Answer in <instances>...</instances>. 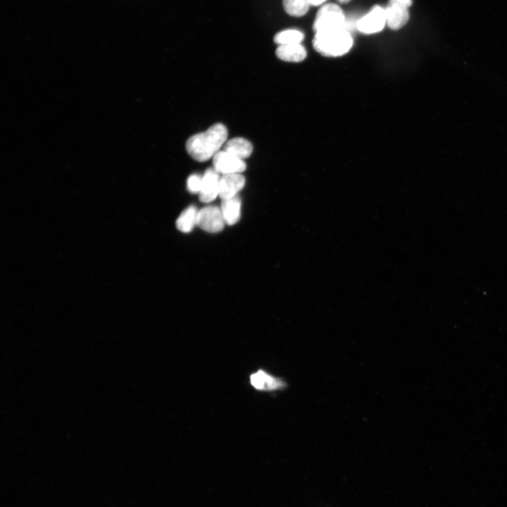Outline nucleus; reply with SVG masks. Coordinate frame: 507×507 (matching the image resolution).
Here are the masks:
<instances>
[{"instance_id": "nucleus-1", "label": "nucleus", "mask_w": 507, "mask_h": 507, "mask_svg": "<svg viewBox=\"0 0 507 507\" xmlns=\"http://www.w3.org/2000/svg\"><path fill=\"white\" fill-rule=\"evenodd\" d=\"M228 130L221 123H217L206 132L195 134L186 143L190 156L199 162L207 161L219 152L228 139Z\"/></svg>"}, {"instance_id": "nucleus-2", "label": "nucleus", "mask_w": 507, "mask_h": 507, "mask_svg": "<svg viewBox=\"0 0 507 507\" xmlns=\"http://www.w3.org/2000/svg\"><path fill=\"white\" fill-rule=\"evenodd\" d=\"M314 48L326 57H340L348 53L353 46L351 34L345 28L315 32Z\"/></svg>"}, {"instance_id": "nucleus-3", "label": "nucleus", "mask_w": 507, "mask_h": 507, "mask_svg": "<svg viewBox=\"0 0 507 507\" xmlns=\"http://www.w3.org/2000/svg\"><path fill=\"white\" fill-rule=\"evenodd\" d=\"M346 24V17L342 9L335 4H327L318 11L313 24V30L317 32L345 28Z\"/></svg>"}, {"instance_id": "nucleus-4", "label": "nucleus", "mask_w": 507, "mask_h": 507, "mask_svg": "<svg viewBox=\"0 0 507 507\" xmlns=\"http://www.w3.org/2000/svg\"><path fill=\"white\" fill-rule=\"evenodd\" d=\"M226 222L221 208L208 206L199 210L197 226L203 230L211 233L221 232Z\"/></svg>"}, {"instance_id": "nucleus-5", "label": "nucleus", "mask_w": 507, "mask_h": 507, "mask_svg": "<svg viewBox=\"0 0 507 507\" xmlns=\"http://www.w3.org/2000/svg\"><path fill=\"white\" fill-rule=\"evenodd\" d=\"M213 168L220 175H225L241 174L246 171L247 166L243 159L222 150L214 156Z\"/></svg>"}, {"instance_id": "nucleus-6", "label": "nucleus", "mask_w": 507, "mask_h": 507, "mask_svg": "<svg viewBox=\"0 0 507 507\" xmlns=\"http://www.w3.org/2000/svg\"><path fill=\"white\" fill-rule=\"evenodd\" d=\"M387 24L386 9L376 6L357 23V29L364 34H374L383 30Z\"/></svg>"}, {"instance_id": "nucleus-7", "label": "nucleus", "mask_w": 507, "mask_h": 507, "mask_svg": "<svg viewBox=\"0 0 507 507\" xmlns=\"http://www.w3.org/2000/svg\"><path fill=\"white\" fill-rule=\"evenodd\" d=\"M408 8L399 0H389L386 13L387 25L391 30H399L408 23L410 19Z\"/></svg>"}, {"instance_id": "nucleus-8", "label": "nucleus", "mask_w": 507, "mask_h": 507, "mask_svg": "<svg viewBox=\"0 0 507 507\" xmlns=\"http://www.w3.org/2000/svg\"><path fill=\"white\" fill-rule=\"evenodd\" d=\"M221 176L214 168H208L203 175V183L199 194V200L203 203H210L219 196Z\"/></svg>"}, {"instance_id": "nucleus-9", "label": "nucleus", "mask_w": 507, "mask_h": 507, "mask_svg": "<svg viewBox=\"0 0 507 507\" xmlns=\"http://www.w3.org/2000/svg\"><path fill=\"white\" fill-rule=\"evenodd\" d=\"M245 185L246 179L241 174L222 175L220 180L219 197L223 200L238 196Z\"/></svg>"}, {"instance_id": "nucleus-10", "label": "nucleus", "mask_w": 507, "mask_h": 507, "mask_svg": "<svg viewBox=\"0 0 507 507\" xmlns=\"http://www.w3.org/2000/svg\"><path fill=\"white\" fill-rule=\"evenodd\" d=\"M250 383L255 389L264 391L280 390L286 386V384L281 379L261 370L250 377Z\"/></svg>"}, {"instance_id": "nucleus-11", "label": "nucleus", "mask_w": 507, "mask_h": 507, "mask_svg": "<svg viewBox=\"0 0 507 507\" xmlns=\"http://www.w3.org/2000/svg\"><path fill=\"white\" fill-rule=\"evenodd\" d=\"M241 200L239 196L223 199L221 210L226 224L232 226L238 223L241 217Z\"/></svg>"}, {"instance_id": "nucleus-12", "label": "nucleus", "mask_w": 507, "mask_h": 507, "mask_svg": "<svg viewBox=\"0 0 507 507\" xmlns=\"http://www.w3.org/2000/svg\"><path fill=\"white\" fill-rule=\"evenodd\" d=\"M277 56L280 59L289 62H300L307 57V50L301 44L279 46Z\"/></svg>"}, {"instance_id": "nucleus-13", "label": "nucleus", "mask_w": 507, "mask_h": 507, "mask_svg": "<svg viewBox=\"0 0 507 507\" xmlns=\"http://www.w3.org/2000/svg\"><path fill=\"white\" fill-rule=\"evenodd\" d=\"M223 150L244 160L252 155L253 146L250 141L245 139L235 138L225 143Z\"/></svg>"}, {"instance_id": "nucleus-14", "label": "nucleus", "mask_w": 507, "mask_h": 507, "mask_svg": "<svg viewBox=\"0 0 507 507\" xmlns=\"http://www.w3.org/2000/svg\"><path fill=\"white\" fill-rule=\"evenodd\" d=\"M199 210L195 206L186 209L177 220V228L183 232H190L197 226Z\"/></svg>"}, {"instance_id": "nucleus-15", "label": "nucleus", "mask_w": 507, "mask_h": 507, "mask_svg": "<svg viewBox=\"0 0 507 507\" xmlns=\"http://www.w3.org/2000/svg\"><path fill=\"white\" fill-rule=\"evenodd\" d=\"M304 39L301 31L289 29L278 32L275 37V42L279 46L301 44Z\"/></svg>"}, {"instance_id": "nucleus-16", "label": "nucleus", "mask_w": 507, "mask_h": 507, "mask_svg": "<svg viewBox=\"0 0 507 507\" xmlns=\"http://www.w3.org/2000/svg\"><path fill=\"white\" fill-rule=\"evenodd\" d=\"M283 5L286 13L295 17L306 15L310 7L309 0H284Z\"/></svg>"}, {"instance_id": "nucleus-17", "label": "nucleus", "mask_w": 507, "mask_h": 507, "mask_svg": "<svg viewBox=\"0 0 507 507\" xmlns=\"http://www.w3.org/2000/svg\"><path fill=\"white\" fill-rule=\"evenodd\" d=\"M203 176L192 175L187 181V188L192 194H199L202 188Z\"/></svg>"}, {"instance_id": "nucleus-18", "label": "nucleus", "mask_w": 507, "mask_h": 507, "mask_svg": "<svg viewBox=\"0 0 507 507\" xmlns=\"http://www.w3.org/2000/svg\"><path fill=\"white\" fill-rule=\"evenodd\" d=\"M327 0H309L310 6L317 7L324 4Z\"/></svg>"}, {"instance_id": "nucleus-19", "label": "nucleus", "mask_w": 507, "mask_h": 507, "mask_svg": "<svg viewBox=\"0 0 507 507\" xmlns=\"http://www.w3.org/2000/svg\"><path fill=\"white\" fill-rule=\"evenodd\" d=\"M400 2L403 3L408 7H411L412 6V0H399Z\"/></svg>"}, {"instance_id": "nucleus-20", "label": "nucleus", "mask_w": 507, "mask_h": 507, "mask_svg": "<svg viewBox=\"0 0 507 507\" xmlns=\"http://www.w3.org/2000/svg\"><path fill=\"white\" fill-rule=\"evenodd\" d=\"M338 2L342 3V4H346L351 1V0H337Z\"/></svg>"}]
</instances>
